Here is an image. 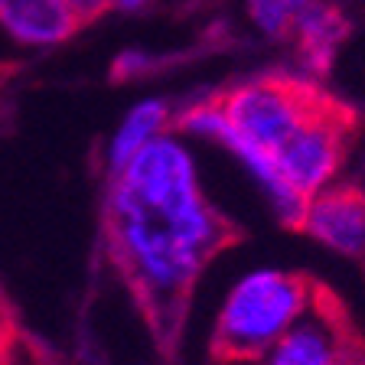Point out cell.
<instances>
[{
    "label": "cell",
    "instance_id": "1",
    "mask_svg": "<svg viewBox=\"0 0 365 365\" xmlns=\"http://www.w3.org/2000/svg\"><path fill=\"white\" fill-rule=\"evenodd\" d=\"M235 242L238 225L205 196L190 150L173 137L157 134L111 173L108 248L160 333H173L199 274Z\"/></svg>",
    "mask_w": 365,
    "mask_h": 365
},
{
    "label": "cell",
    "instance_id": "2",
    "mask_svg": "<svg viewBox=\"0 0 365 365\" xmlns=\"http://www.w3.org/2000/svg\"><path fill=\"white\" fill-rule=\"evenodd\" d=\"M313 297L317 290L304 274L277 271V267L245 274L228 290L215 319L212 339L219 356L242 359V362L261 359L310 310Z\"/></svg>",
    "mask_w": 365,
    "mask_h": 365
},
{
    "label": "cell",
    "instance_id": "3",
    "mask_svg": "<svg viewBox=\"0 0 365 365\" xmlns=\"http://www.w3.org/2000/svg\"><path fill=\"white\" fill-rule=\"evenodd\" d=\"M333 98L336 95L323 88L319 78L264 72L212 91L205 105L255 147L274 153L307 118L323 111Z\"/></svg>",
    "mask_w": 365,
    "mask_h": 365
},
{
    "label": "cell",
    "instance_id": "4",
    "mask_svg": "<svg viewBox=\"0 0 365 365\" xmlns=\"http://www.w3.org/2000/svg\"><path fill=\"white\" fill-rule=\"evenodd\" d=\"M359 134V111L346 101L333 98L323 111L307 118L294 134L271 153L277 173L290 190L310 202L319 190H327L336 180L342 160L349 157V147Z\"/></svg>",
    "mask_w": 365,
    "mask_h": 365
},
{
    "label": "cell",
    "instance_id": "5",
    "mask_svg": "<svg viewBox=\"0 0 365 365\" xmlns=\"http://www.w3.org/2000/svg\"><path fill=\"white\" fill-rule=\"evenodd\" d=\"M300 232L336 255L365 258V190L356 182H329L307 202Z\"/></svg>",
    "mask_w": 365,
    "mask_h": 365
},
{
    "label": "cell",
    "instance_id": "6",
    "mask_svg": "<svg viewBox=\"0 0 365 365\" xmlns=\"http://www.w3.org/2000/svg\"><path fill=\"white\" fill-rule=\"evenodd\" d=\"M352 33V23L346 10L329 4V0H310L304 14L297 16L290 43L304 59V66L313 72V78H323L333 68L336 49H339Z\"/></svg>",
    "mask_w": 365,
    "mask_h": 365
},
{
    "label": "cell",
    "instance_id": "7",
    "mask_svg": "<svg viewBox=\"0 0 365 365\" xmlns=\"http://www.w3.org/2000/svg\"><path fill=\"white\" fill-rule=\"evenodd\" d=\"M0 26L23 46H56L82 30L66 0H0Z\"/></svg>",
    "mask_w": 365,
    "mask_h": 365
},
{
    "label": "cell",
    "instance_id": "8",
    "mask_svg": "<svg viewBox=\"0 0 365 365\" xmlns=\"http://www.w3.org/2000/svg\"><path fill=\"white\" fill-rule=\"evenodd\" d=\"M258 362L261 365H339L342 362L339 333H336L329 313L313 310L310 304V310L297 319Z\"/></svg>",
    "mask_w": 365,
    "mask_h": 365
},
{
    "label": "cell",
    "instance_id": "9",
    "mask_svg": "<svg viewBox=\"0 0 365 365\" xmlns=\"http://www.w3.org/2000/svg\"><path fill=\"white\" fill-rule=\"evenodd\" d=\"M167 121H170L167 101H144V105H137L134 111L128 114V121L121 124L111 150H108V170L118 173V170H121L124 163L147 144V140H153V137L160 134V128H163Z\"/></svg>",
    "mask_w": 365,
    "mask_h": 365
},
{
    "label": "cell",
    "instance_id": "10",
    "mask_svg": "<svg viewBox=\"0 0 365 365\" xmlns=\"http://www.w3.org/2000/svg\"><path fill=\"white\" fill-rule=\"evenodd\" d=\"M307 4L310 0H248V16L267 39L290 43L297 16L304 14Z\"/></svg>",
    "mask_w": 365,
    "mask_h": 365
},
{
    "label": "cell",
    "instance_id": "11",
    "mask_svg": "<svg viewBox=\"0 0 365 365\" xmlns=\"http://www.w3.org/2000/svg\"><path fill=\"white\" fill-rule=\"evenodd\" d=\"M157 66L160 62H153L150 56L140 53V49H124L111 66V82H128V78L144 76V72H150V68H157Z\"/></svg>",
    "mask_w": 365,
    "mask_h": 365
},
{
    "label": "cell",
    "instance_id": "12",
    "mask_svg": "<svg viewBox=\"0 0 365 365\" xmlns=\"http://www.w3.org/2000/svg\"><path fill=\"white\" fill-rule=\"evenodd\" d=\"M66 4H68V10L78 16L82 26H91V23L101 20V16L111 10L108 7V0H66Z\"/></svg>",
    "mask_w": 365,
    "mask_h": 365
},
{
    "label": "cell",
    "instance_id": "13",
    "mask_svg": "<svg viewBox=\"0 0 365 365\" xmlns=\"http://www.w3.org/2000/svg\"><path fill=\"white\" fill-rule=\"evenodd\" d=\"M147 0H108V7L111 10H140Z\"/></svg>",
    "mask_w": 365,
    "mask_h": 365
},
{
    "label": "cell",
    "instance_id": "14",
    "mask_svg": "<svg viewBox=\"0 0 365 365\" xmlns=\"http://www.w3.org/2000/svg\"><path fill=\"white\" fill-rule=\"evenodd\" d=\"M10 72H14V66H7V62H0V82H4V78H7Z\"/></svg>",
    "mask_w": 365,
    "mask_h": 365
}]
</instances>
